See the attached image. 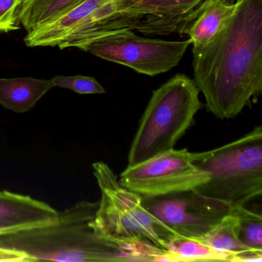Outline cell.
Masks as SVG:
<instances>
[{"instance_id": "3", "label": "cell", "mask_w": 262, "mask_h": 262, "mask_svg": "<svg viewBox=\"0 0 262 262\" xmlns=\"http://www.w3.org/2000/svg\"><path fill=\"white\" fill-rule=\"evenodd\" d=\"M101 199L92 226L101 237L144 258L167 261L168 248L180 237L151 214L140 194L124 188L105 162L93 164Z\"/></svg>"}, {"instance_id": "9", "label": "cell", "mask_w": 262, "mask_h": 262, "mask_svg": "<svg viewBox=\"0 0 262 262\" xmlns=\"http://www.w3.org/2000/svg\"><path fill=\"white\" fill-rule=\"evenodd\" d=\"M144 207L176 234L199 241L231 214V207L195 190L167 195L142 196Z\"/></svg>"}, {"instance_id": "16", "label": "cell", "mask_w": 262, "mask_h": 262, "mask_svg": "<svg viewBox=\"0 0 262 262\" xmlns=\"http://www.w3.org/2000/svg\"><path fill=\"white\" fill-rule=\"evenodd\" d=\"M196 260L236 261V259L234 255L229 253L217 251L192 239L180 237L171 242L167 254V261Z\"/></svg>"}, {"instance_id": "15", "label": "cell", "mask_w": 262, "mask_h": 262, "mask_svg": "<svg viewBox=\"0 0 262 262\" xmlns=\"http://www.w3.org/2000/svg\"><path fill=\"white\" fill-rule=\"evenodd\" d=\"M82 0H23L18 13L19 24L27 32L63 14Z\"/></svg>"}, {"instance_id": "19", "label": "cell", "mask_w": 262, "mask_h": 262, "mask_svg": "<svg viewBox=\"0 0 262 262\" xmlns=\"http://www.w3.org/2000/svg\"><path fill=\"white\" fill-rule=\"evenodd\" d=\"M55 86L68 89L79 94H104L105 89L96 80L90 76H56L51 79Z\"/></svg>"}, {"instance_id": "18", "label": "cell", "mask_w": 262, "mask_h": 262, "mask_svg": "<svg viewBox=\"0 0 262 262\" xmlns=\"http://www.w3.org/2000/svg\"><path fill=\"white\" fill-rule=\"evenodd\" d=\"M142 1L143 0H110L92 13L77 29L76 33L82 36L108 16L125 11Z\"/></svg>"}, {"instance_id": "2", "label": "cell", "mask_w": 262, "mask_h": 262, "mask_svg": "<svg viewBox=\"0 0 262 262\" xmlns=\"http://www.w3.org/2000/svg\"><path fill=\"white\" fill-rule=\"evenodd\" d=\"M99 202L83 201L59 212L56 222L0 232V249L27 261H145L133 251L106 240L92 222Z\"/></svg>"}, {"instance_id": "20", "label": "cell", "mask_w": 262, "mask_h": 262, "mask_svg": "<svg viewBox=\"0 0 262 262\" xmlns=\"http://www.w3.org/2000/svg\"><path fill=\"white\" fill-rule=\"evenodd\" d=\"M23 0H0V33L19 30V8Z\"/></svg>"}, {"instance_id": "6", "label": "cell", "mask_w": 262, "mask_h": 262, "mask_svg": "<svg viewBox=\"0 0 262 262\" xmlns=\"http://www.w3.org/2000/svg\"><path fill=\"white\" fill-rule=\"evenodd\" d=\"M191 39L168 41L142 37L134 30L108 33L89 43V52L108 62L125 66L140 74L156 76L179 65Z\"/></svg>"}, {"instance_id": "13", "label": "cell", "mask_w": 262, "mask_h": 262, "mask_svg": "<svg viewBox=\"0 0 262 262\" xmlns=\"http://www.w3.org/2000/svg\"><path fill=\"white\" fill-rule=\"evenodd\" d=\"M235 1L208 0L198 17L185 32V34L191 40L193 48L205 47L212 40L234 13Z\"/></svg>"}, {"instance_id": "4", "label": "cell", "mask_w": 262, "mask_h": 262, "mask_svg": "<svg viewBox=\"0 0 262 262\" xmlns=\"http://www.w3.org/2000/svg\"><path fill=\"white\" fill-rule=\"evenodd\" d=\"M194 79L177 74L153 91L128 155V167L174 149L202 108Z\"/></svg>"}, {"instance_id": "8", "label": "cell", "mask_w": 262, "mask_h": 262, "mask_svg": "<svg viewBox=\"0 0 262 262\" xmlns=\"http://www.w3.org/2000/svg\"><path fill=\"white\" fill-rule=\"evenodd\" d=\"M197 152L171 149L121 174L119 184L141 196L155 197L195 189L206 183L210 174L194 164Z\"/></svg>"}, {"instance_id": "12", "label": "cell", "mask_w": 262, "mask_h": 262, "mask_svg": "<svg viewBox=\"0 0 262 262\" xmlns=\"http://www.w3.org/2000/svg\"><path fill=\"white\" fill-rule=\"evenodd\" d=\"M53 87L52 80L47 79L0 78V105L15 113H26Z\"/></svg>"}, {"instance_id": "17", "label": "cell", "mask_w": 262, "mask_h": 262, "mask_svg": "<svg viewBox=\"0 0 262 262\" xmlns=\"http://www.w3.org/2000/svg\"><path fill=\"white\" fill-rule=\"evenodd\" d=\"M236 231L241 242L253 251L262 253V216L245 206L232 207Z\"/></svg>"}, {"instance_id": "7", "label": "cell", "mask_w": 262, "mask_h": 262, "mask_svg": "<svg viewBox=\"0 0 262 262\" xmlns=\"http://www.w3.org/2000/svg\"><path fill=\"white\" fill-rule=\"evenodd\" d=\"M208 0H143L134 7L112 15L89 31L94 41L119 30L139 32L144 36L185 34Z\"/></svg>"}, {"instance_id": "1", "label": "cell", "mask_w": 262, "mask_h": 262, "mask_svg": "<svg viewBox=\"0 0 262 262\" xmlns=\"http://www.w3.org/2000/svg\"><path fill=\"white\" fill-rule=\"evenodd\" d=\"M194 81L208 112L230 119L257 103L262 93V0H236L212 40L192 47Z\"/></svg>"}, {"instance_id": "5", "label": "cell", "mask_w": 262, "mask_h": 262, "mask_svg": "<svg viewBox=\"0 0 262 262\" xmlns=\"http://www.w3.org/2000/svg\"><path fill=\"white\" fill-rule=\"evenodd\" d=\"M194 164L210 179L195 188L230 207L245 206L262 194V127L210 151L197 152Z\"/></svg>"}, {"instance_id": "11", "label": "cell", "mask_w": 262, "mask_h": 262, "mask_svg": "<svg viewBox=\"0 0 262 262\" xmlns=\"http://www.w3.org/2000/svg\"><path fill=\"white\" fill-rule=\"evenodd\" d=\"M110 0H82L63 14L27 32L24 42L29 47H57L76 26Z\"/></svg>"}, {"instance_id": "14", "label": "cell", "mask_w": 262, "mask_h": 262, "mask_svg": "<svg viewBox=\"0 0 262 262\" xmlns=\"http://www.w3.org/2000/svg\"><path fill=\"white\" fill-rule=\"evenodd\" d=\"M198 242L208 245L217 251L229 253L235 257L236 261H261L262 253L253 251L244 245L237 237L236 217L231 210V214Z\"/></svg>"}, {"instance_id": "10", "label": "cell", "mask_w": 262, "mask_h": 262, "mask_svg": "<svg viewBox=\"0 0 262 262\" xmlns=\"http://www.w3.org/2000/svg\"><path fill=\"white\" fill-rule=\"evenodd\" d=\"M59 211L48 204L7 191H0V232L56 222Z\"/></svg>"}]
</instances>
